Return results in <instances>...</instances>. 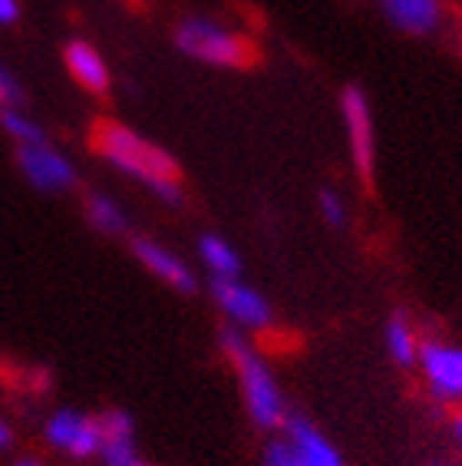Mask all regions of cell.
<instances>
[{
    "mask_svg": "<svg viewBox=\"0 0 462 466\" xmlns=\"http://www.w3.org/2000/svg\"><path fill=\"white\" fill-rule=\"evenodd\" d=\"M93 149L103 159L119 169L123 176L139 179L152 196L162 198L166 206H182V182H178V166L162 146L149 143L129 126L103 119L93 126Z\"/></svg>",
    "mask_w": 462,
    "mask_h": 466,
    "instance_id": "cell-1",
    "label": "cell"
},
{
    "mask_svg": "<svg viewBox=\"0 0 462 466\" xmlns=\"http://www.w3.org/2000/svg\"><path fill=\"white\" fill-rule=\"evenodd\" d=\"M225 354H228L235 377H238L241 397H245V410L258 431H285L287 427V400L281 384L275 380L267 360L251 348V341L238 331H225L222 338Z\"/></svg>",
    "mask_w": 462,
    "mask_h": 466,
    "instance_id": "cell-2",
    "label": "cell"
},
{
    "mask_svg": "<svg viewBox=\"0 0 462 466\" xmlns=\"http://www.w3.org/2000/svg\"><path fill=\"white\" fill-rule=\"evenodd\" d=\"M176 46L188 60L222 70H245L258 60V50L248 36L225 27L212 17H186L176 27Z\"/></svg>",
    "mask_w": 462,
    "mask_h": 466,
    "instance_id": "cell-3",
    "label": "cell"
},
{
    "mask_svg": "<svg viewBox=\"0 0 462 466\" xmlns=\"http://www.w3.org/2000/svg\"><path fill=\"white\" fill-rule=\"evenodd\" d=\"M417 368L427 380V390L439 404H462V348L449 341L419 344Z\"/></svg>",
    "mask_w": 462,
    "mask_h": 466,
    "instance_id": "cell-4",
    "label": "cell"
},
{
    "mask_svg": "<svg viewBox=\"0 0 462 466\" xmlns=\"http://www.w3.org/2000/svg\"><path fill=\"white\" fill-rule=\"evenodd\" d=\"M340 116L346 126V146L354 156V169L364 182L374 179L377 162V133H374V113H370V99L360 86H346L340 96Z\"/></svg>",
    "mask_w": 462,
    "mask_h": 466,
    "instance_id": "cell-5",
    "label": "cell"
},
{
    "mask_svg": "<svg viewBox=\"0 0 462 466\" xmlns=\"http://www.w3.org/2000/svg\"><path fill=\"white\" fill-rule=\"evenodd\" d=\"M50 447H56L60 453L73 460H89L99 457V450L106 443V433H103V420L99 417H89L80 410H56L50 413V420L44 427Z\"/></svg>",
    "mask_w": 462,
    "mask_h": 466,
    "instance_id": "cell-6",
    "label": "cell"
},
{
    "mask_svg": "<svg viewBox=\"0 0 462 466\" xmlns=\"http://www.w3.org/2000/svg\"><path fill=\"white\" fill-rule=\"evenodd\" d=\"M17 169L36 192H70L76 186V169L73 162L56 149L50 139L44 143L17 146Z\"/></svg>",
    "mask_w": 462,
    "mask_h": 466,
    "instance_id": "cell-7",
    "label": "cell"
},
{
    "mask_svg": "<svg viewBox=\"0 0 462 466\" xmlns=\"http://www.w3.org/2000/svg\"><path fill=\"white\" fill-rule=\"evenodd\" d=\"M212 295L218 308L228 314V321L241 331H267L275 321L267 298L241 279H212Z\"/></svg>",
    "mask_w": 462,
    "mask_h": 466,
    "instance_id": "cell-8",
    "label": "cell"
},
{
    "mask_svg": "<svg viewBox=\"0 0 462 466\" xmlns=\"http://www.w3.org/2000/svg\"><path fill=\"white\" fill-rule=\"evenodd\" d=\"M133 251H136V261H139L149 275H156V279L166 281V285L176 288V291H182V295H192L198 288L196 271L188 268L186 261L178 258L176 251L166 248V245L152 242V238H136Z\"/></svg>",
    "mask_w": 462,
    "mask_h": 466,
    "instance_id": "cell-9",
    "label": "cell"
},
{
    "mask_svg": "<svg viewBox=\"0 0 462 466\" xmlns=\"http://www.w3.org/2000/svg\"><path fill=\"white\" fill-rule=\"evenodd\" d=\"M380 10L409 36H429L443 27V0H380Z\"/></svg>",
    "mask_w": 462,
    "mask_h": 466,
    "instance_id": "cell-10",
    "label": "cell"
},
{
    "mask_svg": "<svg viewBox=\"0 0 462 466\" xmlns=\"http://www.w3.org/2000/svg\"><path fill=\"white\" fill-rule=\"evenodd\" d=\"M63 63L66 73L73 76V83H80L86 93H106L109 90V63L99 54L96 46L86 40H70L63 46Z\"/></svg>",
    "mask_w": 462,
    "mask_h": 466,
    "instance_id": "cell-11",
    "label": "cell"
},
{
    "mask_svg": "<svg viewBox=\"0 0 462 466\" xmlns=\"http://www.w3.org/2000/svg\"><path fill=\"white\" fill-rule=\"evenodd\" d=\"M285 437L297 447L304 466H346L344 457L337 453V447L311 420H287Z\"/></svg>",
    "mask_w": 462,
    "mask_h": 466,
    "instance_id": "cell-12",
    "label": "cell"
},
{
    "mask_svg": "<svg viewBox=\"0 0 462 466\" xmlns=\"http://www.w3.org/2000/svg\"><path fill=\"white\" fill-rule=\"evenodd\" d=\"M383 341H387V354H390L393 364L400 368H413L419 358V338L417 328L403 318V314H393L387 328H383Z\"/></svg>",
    "mask_w": 462,
    "mask_h": 466,
    "instance_id": "cell-13",
    "label": "cell"
},
{
    "mask_svg": "<svg viewBox=\"0 0 462 466\" xmlns=\"http://www.w3.org/2000/svg\"><path fill=\"white\" fill-rule=\"evenodd\" d=\"M198 255H202L205 268L212 271V279H241V255L231 242H225L222 235H205L198 242Z\"/></svg>",
    "mask_w": 462,
    "mask_h": 466,
    "instance_id": "cell-14",
    "label": "cell"
},
{
    "mask_svg": "<svg viewBox=\"0 0 462 466\" xmlns=\"http://www.w3.org/2000/svg\"><path fill=\"white\" fill-rule=\"evenodd\" d=\"M86 218L99 235L119 238V235L129 232V218H126V212L119 208V202L103 196V192H93V196L86 198Z\"/></svg>",
    "mask_w": 462,
    "mask_h": 466,
    "instance_id": "cell-15",
    "label": "cell"
},
{
    "mask_svg": "<svg viewBox=\"0 0 462 466\" xmlns=\"http://www.w3.org/2000/svg\"><path fill=\"white\" fill-rule=\"evenodd\" d=\"M0 129L14 139L17 146H30V143H44L46 133L40 129L36 119H30L24 109H0Z\"/></svg>",
    "mask_w": 462,
    "mask_h": 466,
    "instance_id": "cell-16",
    "label": "cell"
},
{
    "mask_svg": "<svg viewBox=\"0 0 462 466\" xmlns=\"http://www.w3.org/2000/svg\"><path fill=\"white\" fill-rule=\"evenodd\" d=\"M99 460H103V466H152L136 450V433H129V437H106V443L99 450Z\"/></svg>",
    "mask_w": 462,
    "mask_h": 466,
    "instance_id": "cell-17",
    "label": "cell"
},
{
    "mask_svg": "<svg viewBox=\"0 0 462 466\" xmlns=\"http://www.w3.org/2000/svg\"><path fill=\"white\" fill-rule=\"evenodd\" d=\"M317 206H320V216H324V222H327L330 228H344L346 225V202L337 188H324V192L317 196Z\"/></svg>",
    "mask_w": 462,
    "mask_h": 466,
    "instance_id": "cell-18",
    "label": "cell"
},
{
    "mask_svg": "<svg viewBox=\"0 0 462 466\" xmlns=\"http://www.w3.org/2000/svg\"><path fill=\"white\" fill-rule=\"evenodd\" d=\"M265 466H304V463H301V453H297V447H294L291 440L277 437L265 447Z\"/></svg>",
    "mask_w": 462,
    "mask_h": 466,
    "instance_id": "cell-19",
    "label": "cell"
},
{
    "mask_svg": "<svg viewBox=\"0 0 462 466\" xmlns=\"http://www.w3.org/2000/svg\"><path fill=\"white\" fill-rule=\"evenodd\" d=\"M17 106H24V86L14 76V70H7L0 63V109H17Z\"/></svg>",
    "mask_w": 462,
    "mask_h": 466,
    "instance_id": "cell-20",
    "label": "cell"
},
{
    "mask_svg": "<svg viewBox=\"0 0 462 466\" xmlns=\"http://www.w3.org/2000/svg\"><path fill=\"white\" fill-rule=\"evenodd\" d=\"M20 20V0H0V24L10 27Z\"/></svg>",
    "mask_w": 462,
    "mask_h": 466,
    "instance_id": "cell-21",
    "label": "cell"
},
{
    "mask_svg": "<svg viewBox=\"0 0 462 466\" xmlns=\"http://www.w3.org/2000/svg\"><path fill=\"white\" fill-rule=\"evenodd\" d=\"M10 440H14V433H10L7 420H0V450H7V447H10Z\"/></svg>",
    "mask_w": 462,
    "mask_h": 466,
    "instance_id": "cell-22",
    "label": "cell"
},
{
    "mask_svg": "<svg viewBox=\"0 0 462 466\" xmlns=\"http://www.w3.org/2000/svg\"><path fill=\"white\" fill-rule=\"evenodd\" d=\"M453 440H456V443H459V447H462V410L453 417Z\"/></svg>",
    "mask_w": 462,
    "mask_h": 466,
    "instance_id": "cell-23",
    "label": "cell"
},
{
    "mask_svg": "<svg viewBox=\"0 0 462 466\" xmlns=\"http://www.w3.org/2000/svg\"><path fill=\"white\" fill-rule=\"evenodd\" d=\"M14 466H44V463H40V460H34V457H20Z\"/></svg>",
    "mask_w": 462,
    "mask_h": 466,
    "instance_id": "cell-24",
    "label": "cell"
},
{
    "mask_svg": "<svg viewBox=\"0 0 462 466\" xmlns=\"http://www.w3.org/2000/svg\"><path fill=\"white\" fill-rule=\"evenodd\" d=\"M433 466H462V463H433Z\"/></svg>",
    "mask_w": 462,
    "mask_h": 466,
    "instance_id": "cell-25",
    "label": "cell"
}]
</instances>
